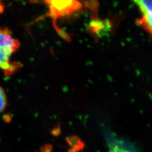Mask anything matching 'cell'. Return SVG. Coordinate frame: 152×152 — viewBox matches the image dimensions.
Listing matches in <instances>:
<instances>
[{
    "label": "cell",
    "instance_id": "6",
    "mask_svg": "<svg viewBox=\"0 0 152 152\" xmlns=\"http://www.w3.org/2000/svg\"><path fill=\"white\" fill-rule=\"evenodd\" d=\"M67 141L72 147L69 150V152H78L84 149L85 144L78 136H70L68 138Z\"/></svg>",
    "mask_w": 152,
    "mask_h": 152
},
{
    "label": "cell",
    "instance_id": "9",
    "mask_svg": "<svg viewBox=\"0 0 152 152\" xmlns=\"http://www.w3.org/2000/svg\"><path fill=\"white\" fill-rule=\"evenodd\" d=\"M110 152H129V151L122 147L115 146L111 149Z\"/></svg>",
    "mask_w": 152,
    "mask_h": 152
},
{
    "label": "cell",
    "instance_id": "3",
    "mask_svg": "<svg viewBox=\"0 0 152 152\" xmlns=\"http://www.w3.org/2000/svg\"><path fill=\"white\" fill-rule=\"evenodd\" d=\"M12 54L0 48V69L2 70L6 77H10L19 71L22 65L20 63L11 61Z\"/></svg>",
    "mask_w": 152,
    "mask_h": 152
},
{
    "label": "cell",
    "instance_id": "7",
    "mask_svg": "<svg viewBox=\"0 0 152 152\" xmlns=\"http://www.w3.org/2000/svg\"><path fill=\"white\" fill-rule=\"evenodd\" d=\"M7 100L4 88L0 86V113L4 111L7 106Z\"/></svg>",
    "mask_w": 152,
    "mask_h": 152
},
{
    "label": "cell",
    "instance_id": "8",
    "mask_svg": "<svg viewBox=\"0 0 152 152\" xmlns=\"http://www.w3.org/2000/svg\"><path fill=\"white\" fill-rule=\"evenodd\" d=\"M95 1H87V2H85V5L87 6V7L90 8V9L93 10H95V11H96L97 9H98V5L97 2H95V4H94Z\"/></svg>",
    "mask_w": 152,
    "mask_h": 152
},
{
    "label": "cell",
    "instance_id": "1",
    "mask_svg": "<svg viewBox=\"0 0 152 152\" xmlns=\"http://www.w3.org/2000/svg\"><path fill=\"white\" fill-rule=\"evenodd\" d=\"M49 9L48 16L55 19L69 15L81 9V3L77 1H46Z\"/></svg>",
    "mask_w": 152,
    "mask_h": 152
},
{
    "label": "cell",
    "instance_id": "2",
    "mask_svg": "<svg viewBox=\"0 0 152 152\" xmlns=\"http://www.w3.org/2000/svg\"><path fill=\"white\" fill-rule=\"evenodd\" d=\"M141 13V17L137 20V25L143 28L152 38V0L135 1Z\"/></svg>",
    "mask_w": 152,
    "mask_h": 152
},
{
    "label": "cell",
    "instance_id": "5",
    "mask_svg": "<svg viewBox=\"0 0 152 152\" xmlns=\"http://www.w3.org/2000/svg\"><path fill=\"white\" fill-rule=\"evenodd\" d=\"M90 31L97 36H101L109 31L110 25L109 23L103 21L99 18H94L89 25Z\"/></svg>",
    "mask_w": 152,
    "mask_h": 152
},
{
    "label": "cell",
    "instance_id": "4",
    "mask_svg": "<svg viewBox=\"0 0 152 152\" xmlns=\"http://www.w3.org/2000/svg\"><path fill=\"white\" fill-rule=\"evenodd\" d=\"M19 40L13 38L11 32L7 28L0 27V48L13 54L20 47Z\"/></svg>",
    "mask_w": 152,
    "mask_h": 152
}]
</instances>
